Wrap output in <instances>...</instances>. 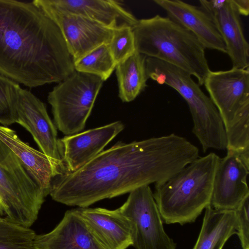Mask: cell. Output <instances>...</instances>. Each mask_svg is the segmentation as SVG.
Returning <instances> with one entry per match:
<instances>
[{
	"mask_svg": "<svg viewBox=\"0 0 249 249\" xmlns=\"http://www.w3.org/2000/svg\"><path fill=\"white\" fill-rule=\"evenodd\" d=\"M0 139L29 168L49 195L53 178L67 172L62 163L51 159L23 142L15 131L6 126L0 125Z\"/></svg>",
	"mask_w": 249,
	"mask_h": 249,
	"instance_id": "d6986e66",
	"label": "cell"
},
{
	"mask_svg": "<svg viewBox=\"0 0 249 249\" xmlns=\"http://www.w3.org/2000/svg\"><path fill=\"white\" fill-rule=\"evenodd\" d=\"M148 78L177 90L187 102L193 121L192 132L205 153L210 148L227 150V139L222 119L216 107L186 71L159 59L147 57Z\"/></svg>",
	"mask_w": 249,
	"mask_h": 249,
	"instance_id": "5b68a950",
	"label": "cell"
},
{
	"mask_svg": "<svg viewBox=\"0 0 249 249\" xmlns=\"http://www.w3.org/2000/svg\"><path fill=\"white\" fill-rule=\"evenodd\" d=\"M200 7L211 18L226 46L232 68L249 66V45L243 31L240 15L232 0H200Z\"/></svg>",
	"mask_w": 249,
	"mask_h": 249,
	"instance_id": "4fadbf2b",
	"label": "cell"
},
{
	"mask_svg": "<svg viewBox=\"0 0 249 249\" xmlns=\"http://www.w3.org/2000/svg\"><path fill=\"white\" fill-rule=\"evenodd\" d=\"M168 17L191 32L205 49L227 53L225 43L209 15L200 7L180 0H154Z\"/></svg>",
	"mask_w": 249,
	"mask_h": 249,
	"instance_id": "2e32d148",
	"label": "cell"
},
{
	"mask_svg": "<svg viewBox=\"0 0 249 249\" xmlns=\"http://www.w3.org/2000/svg\"><path fill=\"white\" fill-rule=\"evenodd\" d=\"M240 15L248 16L249 14V0H232Z\"/></svg>",
	"mask_w": 249,
	"mask_h": 249,
	"instance_id": "4316f807",
	"label": "cell"
},
{
	"mask_svg": "<svg viewBox=\"0 0 249 249\" xmlns=\"http://www.w3.org/2000/svg\"><path fill=\"white\" fill-rule=\"evenodd\" d=\"M219 158L213 152L198 157L168 179L155 184L153 196L164 223L194 222L210 205Z\"/></svg>",
	"mask_w": 249,
	"mask_h": 249,
	"instance_id": "3957f363",
	"label": "cell"
},
{
	"mask_svg": "<svg viewBox=\"0 0 249 249\" xmlns=\"http://www.w3.org/2000/svg\"><path fill=\"white\" fill-rule=\"evenodd\" d=\"M0 215L2 216V205L0 199Z\"/></svg>",
	"mask_w": 249,
	"mask_h": 249,
	"instance_id": "83f0119b",
	"label": "cell"
},
{
	"mask_svg": "<svg viewBox=\"0 0 249 249\" xmlns=\"http://www.w3.org/2000/svg\"><path fill=\"white\" fill-rule=\"evenodd\" d=\"M20 88L18 83L0 74V124L2 125L16 123Z\"/></svg>",
	"mask_w": 249,
	"mask_h": 249,
	"instance_id": "cb8c5ba5",
	"label": "cell"
},
{
	"mask_svg": "<svg viewBox=\"0 0 249 249\" xmlns=\"http://www.w3.org/2000/svg\"><path fill=\"white\" fill-rule=\"evenodd\" d=\"M124 128V124L118 121L59 139L67 172H74L93 159Z\"/></svg>",
	"mask_w": 249,
	"mask_h": 249,
	"instance_id": "5bb4252c",
	"label": "cell"
},
{
	"mask_svg": "<svg viewBox=\"0 0 249 249\" xmlns=\"http://www.w3.org/2000/svg\"><path fill=\"white\" fill-rule=\"evenodd\" d=\"M36 234L0 215V249H36Z\"/></svg>",
	"mask_w": 249,
	"mask_h": 249,
	"instance_id": "603a6c76",
	"label": "cell"
},
{
	"mask_svg": "<svg viewBox=\"0 0 249 249\" xmlns=\"http://www.w3.org/2000/svg\"><path fill=\"white\" fill-rule=\"evenodd\" d=\"M128 220L135 249H176L177 244L165 232L163 221L148 185L129 193L118 208Z\"/></svg>",
	"mask_w": 249,
	"mask_h": 249,
	"instance_id": "9c48e42d",
	"label": "cell"
},
{
	"mask_svg": "<svg viewBox=\"0 0 249 249\" xmlns=\"http://www.w3.org/2000/svg\"><path fill=\"white\" fill-rule=\"evenodd\" d=\"M50 6L115 28L126 24L132 28L138 19L119 1L113 0H45Z\"/></svg>",
	"mask_w": 249,
	"mask_h": 249,
	"instance_id": "ac0fdd59",
	"label": "cell"
},
{
	"mask_svg": "<svg viewBox=\"0 0 249 249\" xmlns=\"http://www.w3.org/2000/svg\"><path fill=\"white\" fill-rule=\"evenodd\" d=\"M198 157L196 145L174 133L129 143L118 142L76 171L53 178L49 195L67 206L88 207L161 182Z\"/></svg>",
	"mask_w": 249,
	"mask_h": 249,
	"instance_id": "6da1fadb",
	"label": "cell"
},
{
	"mask_svg": "<svg viewBox=\"0 0 249 249\" xmlns=\"http://www.w3.org/2000/svg\"><path fill=\"white\" fill-rule=\"evenodd\" d=\"M49 194L20 158L0 139V199L2 216L30 228Z\"/></svg>",
	"mask_w": 249,
	"mask_h": 249,
	"instance_id": "52a82bcc",
	"label": "cell"
},
{
	"mask_svg": "<svg viewBox=\"0 0 249 249\" xmlns=\"http://www.w3.org/2000/svg\"><path fill=\"white\" fill-rule=\"evenodd\" d=\"M104 81L75 71L53 87L48 96L56 128L66 136L85 128Z\"/></svg>",
	"mask_w": 249,
	"mask_h": 249,
	"instance_id": "ba28073f",
	"label": "cell"
},
{
	"mask_svg": "<svg viewBox=\"0 0 249 249\" xmlns=\"http://www.w3.org/2000/svg\"><path fill=\"white\" fill-rule=\"evenodd\" d=\"M227 150L216 166L210 205L217 210L235 211L249 196V149Z\"/></svg>",
	"mask_w": 249,
	"mask_h": 249,
	"instance_id": "8fae6325",
	"label": "cell"
},
{
	"mask_svg": "<svg viewBox=\"0 0 249 249\" xmlns=\"http://www.w3.org/2000/svg\"><path fill=\"white\" fill-rule=\"evenodd\" d=\"M222 119L227 149H249V69L209 72L204 84Z\"/></svg>",
	"mask_w": 249,
	"mask_h": 249,
	"instance_id": "8992f818",
	"label": "cell"
},
{
	"mask_svg": "<svg viewBox=\"0 0 249 249\" xmlns=\"http://www.w3.org/2000/svg\"><path fill=\"white\" fill-rule=\"evenodd\" d=\"M235 212L237 217L236 234L242 249H249V196Z\"/></svg>",
	"mask_w": 249,
	"mask_h": 249,
	"instance_id": "484cf974",
	"label": "cell"
},
{
	"mask_svg": "<svg viewBox=\"0 0 249 249\" xmlns=\"http://www.w3.org/2000/svg\"><path fill=\"white\" fill-rule=\"evenodd\" d=\"M17 112L16 123L32 135L41 152L63 163L57 128L50 118L45 105L31 91L20 88Z\"/></svg>",
	"mask_w": 249,
	"mask_h": 249,
	"instance_id": "7c38bea8",
	"label": "cell"
},
{
	"mask_svg": "<svg viewBox=\"0 0 249 249\" xmlns=\"http://www.w3.org/2000/svg\"><path fill=\"white\" fill-rule=\"evenodd\" d=\"M35 246L36 249H102L75 209L67 211L51 231L36 234Z\"/></svg>",
	"mask_w": 249,
	"mask_h": 249,
	"instance_id": "e0dca14e",
	"label": "cell"
},
{
	"mask_svg": "<svg viewBox=\"0 0 249 249\" xmlns=\"http://www.w3.org/2000/svg\"><path fill=\"white\" fill-rule=\"evenodd\" d=\"M75 71L55 23L33 2L0 0V74L29 88L59 83Z\"/></svg>",
	"mask_w": 249,
	"mask_h": 249,
	"instance_id": "7a4b0ae2",
	"label": "cell"
},
{
	"mask_svg": "<svg viewBox=\"0 0 249 249\" xmlns=\"http://www.w3.org/2000/svg\"><path fill=\"white\" fill-rule=\"evenodd\" d=\"M75 209L102 249H126L132 246L129 222L118 208L78 207Z\"/></svg>",
	"mask_w": 249,
	"mask_h": 249,
	"instance_id": "9a60e30c",
	"label": "cell"
},
{
	"mask_svg": "<svg viewBox=\"0 0 249 249\" xmlns=\"http://www.w3.org/2000/svg\"><path fill=\"white\" fill-rule=\"evenodd\" d=\"M75 71L95 75L104 81L115 69L116 64L108 44H104L73 61Z\"/></svg>",
	"mask_w": 249,
	"mask_h": 249,
	"instance_id": "7402d4cb",
	"label": "cell"
},
{
	"mask_svg": "<svg viewBox=\"0 0 249 249\" xmlns=\"http://www.w3.org/2000/svg\"><path fill=\"white\" fill-rule=\"evenodd\" d=\"M133 31L137 52L179 68L204 84L211 71L205 49L189 30L157 15L138 20Z\"/></svg>",
	"mask_w": 249,
	"mask_h": 249,
	"instance_id": "277c9868",
	"label": "cell"
},
{
	"mask_svg": "<svg viewBox=\"0 0 249 249\" xmlns=\"http://www.w3.org/2000/svg\"><path fill=\"white\" fill-rule=\"evenodd\" d=\"M108 45L117 65L132 55L136 52L133 28L126 24L115 28Z\"/></svg>",
	"mask_w": 249,
	"mask_h": 249,
	"instance_id": "d4e9b609",
	"label": "cell"
},
{
	"mask_svg": "<svg viewBox=\"0 0 249 249\" xmlns=\"http://www.w3.org/2000/svg\"><path fill=\"white\" fill-rule=\"evenodd\" d=\"M32 2L57 26L73 61L98 47L109 43L115 28L59 10L50 6L45 0Z\"/></svg>",
	"mask_w": 249,
	"mask_h": 249,
	"instance_id": "30bf717a",
	"label": "cell"
},
{
	"mask_svg": "<svg viewBox=\"0 0 249 249\" xmlns=\"http://www.w3.org/2000/svg\"><path fill=\"white\" fill-rule=\"evenodd\" d=\"M146 57L136 52L116 65L118 95L122 102L133 101L147 87Z\"/></svg>",
	"mask_w": 249,
	"mask_h": 249,
	"instance_id": "44dd1931",
	"label": "cell"
},
{
	"mask_svg": "<svg viewBox=\"0 0 249 249\" xmlns=\"http://www.w3.org/2000/svg\"><path fill=\"white\" fill-rule=\"evenodd\" d=\"M235 211H219L211 205L205 209L200 231L193 249H223L228 239L236 233Z\"/></svg>",
	"mask_w": 249,
	"mask_h": 249,
	"instance_id": "ffe728a7",
	"label": "cell"
}]
</instances>
